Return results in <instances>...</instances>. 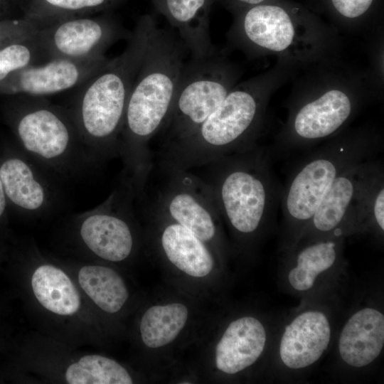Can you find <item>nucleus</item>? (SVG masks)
<instances>
[{
	"label": "nucleus",
	"instance_id": "nucleus-1",
	"mask_svg": "<svg viewBox=\"0 0 384 384\" xmlns=\"http://www.w3.org/2000/svg\"><path fill=\"white\" fill-rule=\"evenodd\" d=\"M188 49L173 29L153 24L141 66L128 99L119 140L121 176L138 194L146 190L153 169L149 144L171 106Z\"/></svg>",
	"mask_w": 384,
	"mask_h": 384
},
{
	"label": "nucleus",
	"instance_id": "nucleus-2",
	"mask_svg": "<svg viewBox=\"0 0 384 384\" xmlns=\"http://www.w3.org/2000/svg\"><path fill=\"white\" fill-rule=\"evenodd\" d=\"M154 19L137 21L124 51L80 85L68 110L95 168L119 157V140L129 94Z\"/></svg>",
	"mask_w": 384,
	"mask_h": 384
},
{
	"label": "nucleus",
	"instance_id": "nucleus-3",
	"mask_svg": "<svg viewBox=\"0 0 384 384\" xmlns=\"http://www.w3.org/2000/svg\"><path fill=\"white\" fill-rule=\"evenodd\" d=\"M271 158L267 147L256 144L194 168L201 170L196 174L210 185L221 218L242 241L260 235L280 204L283 186Z\"/></svg>",
	"mask_w": 384,
	"mask_h": 384
},
{
	"label": "nucleus",
	"instance_id": "nucleus-4",
	"mask_svg": "<svg viewBox=\"0 0 384 384\" xmlns=\"http://www.w3.org/2000/svg\"><path fill=\"white\" fill-rule=\"evenodd\" d=\"M267 82L262 76L235 85L192 133L157 152L161 170H191L257 144L269 95Z\"/></svg>",
	"mask_w": 384,
	"mask_h": 384
},
{
	"label": "nucleus",
	"instance_id": "nucleus-5",
	"mask_svg": "<svg viewBox=\"0 0 384 384\" xmlns=\"http://www.w3.org/2000/svg\"><path fill=\"white\" fill-rule=\"evenodd\" d=\"M380 135L364 128L335 136L306 155L283 186L280 201L285 246H294L335 179L350 166L376 158Z\"/></svg>",
	"mask_w": 384,
	"mask_h": 384
},
{
	"label": "nucleus",
	"instance_id": "nucleus-6",
	"mask_svg": "<svg viewBox=\"0 0 384 384\" xmlns=\"http://www.w3.org/2000/svg\"><path fill=\"white\" fill-rule=\"evenodd\" d=\"M3 107L15 143L55 179H69L95 169L68 107L43 97L14 95Z\"/></svg>",
	"mask_w": 384,
	"mask_h": 384
},
{
	"label": "nucleus",
	"instance_id": "nucleus-7",
	"mask_svg": "<svg viewBox=\"0 0 384 384\" xmlns=\"http://www.w3.org/2000/svg\"><path fill=\"white\" fill-rule=\"evenodd\" d=\"M18 249L31 309L48 326L51 338L70 346L90 342L97 329V314L67 267L45 256L31 240Z\"/></svg>",
	"mask_w": 384,
	"mask_h": 384
},
{
	"label": "nucleus",
	"instance_id": "nucleus-8",
	"mask_svg": "<svg viewBox=\"0 0 384 384\" xmlns=\"http://www.w3.org/2000/svg\"><path fill=\"white\" fill-rule=\"evenodd\" d=\"M238 78V68L217 53L186 61L169 112L157 134L159 151L200 126L223 101Z\"/></svg>",
	"mask_w": 384,
	"mask_h": 384
},
{
	"label": "nucleus",
	"instance_id": "nucleus-9",
	"mask_svg": "<svg viewBox=\"0 0 384 384\" xmlns=\"http://www.w3.org/2000/svg\"><path fill=\"white\" fill-rule=\"evenodd\" d=\"M137 202L132 181L119 176L101 204L73 218L71 232L76 245L101 262L117 263L131 258L137 246Z\"/></svg>",
	"mask_w": 384,
	"mask_h": 384
},
{
	"label": "nucleus",
	"instance_id": "nucleus-10",
	"mask_svg": "<svg viewBox=\"0 0 384 384\" xmlns=\"http://www.w3.org/2000/svg\"><path fill=\"white\" fill-rule=\"evenodd\" d=\"M361 101L354 92L338 85L298 98L277 137V154L306 149L338 135L353 119Z\"/></svg>",
	"mask_w": 384,
	"mask_h": 384
},
{
	"label": "nucleus",
	"instance_id": "nucleus-11",
	"mask_svg": "<svg viewBox=\"0 0 384 384\" xmlns=\"http://www.w3.org/2000/svg\"><path fill=\"white\" fill-rule=\"evenodd\" d=\"M164 173L166 179L151 203L211 249L218 246L221 216L210 185L191 170Z\"/></svg>",
	"mask_w": 384,
	"mask_h": 384
},
{
	"label": "nucleus",
	"instance_id": "nucleus-12",
	"mask_svg": "<svg viewBox=\"0 0 384 384\" xmlns=\"http://www.w3.org/2000/svg\"><path fill=\"white\" fill-rule=\"evenodd\" d=\"M0 177L9 210L38 218L49 214L58 203L56 179L15 142L0 139Z\"/></svg>",
	"mask_w": 384,
	"mask_h": 384
},
{
	"label": "nucleus",
	"instance_id": "nucleus-13",
	"mask_svg": "<svg viewBox=\"0 0 384 384\" xmlns=\"http://www.w3.org/2000/svg\"><path fill=\"white\" fill-rule=\"evenodd\" d=\"M128 31L112 18H70L38 28L36 36L46 60H85L106 57L105 51Z\"/></svg>",
	"mask_w": 384,
	"mask_h": 384
},
{
	"label": "nucleus",
	"instance_id": "nucleus-14",
	"mask_svg": "<svg viewBox=\"0 0 384 384\" xmlns=\"http://www.w3.org/2000/svg\"><path fill=\"white\" fill-rule=\"evenodd\" d=\"M31 373L48 380L68 384H132L134 379L121 363L96 353L53 351L48 339L31 341Z\"/></svg>",
	"mask_w": 384,
	"mask_h": 384
},
{
	"label": "nucleus",
	"instance_id": "nucleus-15",
	"mask_svg": "<svg viewBox=\"0 0 384 384\" xmlns=\"http://www.w3.org/2000/svg\"><path fill=\"white\" fill-rule=\"evenodd\" d=\"M282 7L260 4L248 7L228 33L231 43L250 53L287 54L308 38Z\"/></svg>",
	"mask_w": 384,
	"mask_h": 384
},
{
	"label": "nucleus",
	"instance_id": "nucleus-16",
	"mask_svg": "<svg viewBox=\"0 0 384 384\" xmlns=\"http://www.w3.org/2000/svg\"><path fill=\"white\" fill-rule=\"evenodd\" d=\"M110 59H53L9 75L0 82V94L44 97L78 87L104 68Z\"/></svg>",
	"mask_w": 384,
	"mask_h": 384
},
{
	"label": "nucleus",
	"instance_id": "nucleus-17",
	"mask_svg": "<svg viewBox=\"0 0 384 384\" xmlns=\"http://www.w3.org/2000/svg\"><path fill=\"white\" fill-rule=\"evenodd\" d=\"M139 201L144 203L142 210L156 226L158 242L165 258L191 277L208 275L215 267L213 250L189 230L165 215L151 202L146 205L142 199Z\"/></svg>",
	"mask_w": 384,
	"mask_h": 384
},
{
	"label": "nucleus",
	"instance_id": "nucleus-18",
	"mask_svg": "<svg viewBox=\"0 0 384 384\" xmlns=\"http://www.w3.org/2000/svg\"><path fill=\"white\" fill-rule=\"evenodd\" d=\"M369 160L350 166L335 179L302 230L297 242L345 235L353 201Z\"/></svg>",
	"mask_w": 384,
	"mask_h": 384
},
{
	"label": "nucleus",
	"instance_id": "nucleus-19",
	"mask_svg": "<svg viewBox=\"0 0 384 384\" xmlns=\"http://www.w3.org/2000/svg\"><path fill=\"white\" fill-rule=\"evenodd\" d=\"M327 316L310 309L297 315L285 327L279 346L282 364L292 370L306 368L324 354L331 340Z\"/></svg>",
	"mask_w": 384,
	"mask_h": 384
},
{
	"label": "nucleus",
	"instance_id": "nucleus-20",
	"mask_svg": "<svg viewBox=\"0 0 384 384\" xmlns=\"http://www.w3.org/2000/svg\"><path fill=\"white\" fill-rule=\"evenodd\" d=\"M267 343V331L257 318L245 316L231 321L215 351L217 369L234 375L247 368L261 356Z\"/></svg>",
	"mask_w": 384,
	"mask_h": 384
},
{
	"label": "nucleus",
	"instance_id": "nucleus-21",
	"mask_svg": "<svg viewBox=\"0 0 384 384\" xmlns=\"http://www.w3.org/2000/svg\"><path fill=\"white\" fill-rule=\"evenodd\" d=\"M63 262L95 314H115L123 309L129 292L117 270L96 262Z\"/></svg>",
	"mask_w": 384,
	"mask_h": 384
},
{
	"label": "nucleus",
	"instance_id": "nucleus-22",
	"mask_svg": "<svg viewBox=\"0 0 384 384\" xmlns=\"http://www.w3.org/2000/svg\"><path fill=\"white\" fill-rule=\"evenodd\" d=\"M188 50L191 58L216 53L210 33L212 0H152Z\"/></svg>",
	"mask_w": 384,
	"mask_h": 384
},
{
	"label": "nucleus",
	"instance_id": "nucleus-23",
	"mask_svg": "<svg viewBox=\"0 0 384 384\" xmlns=\"http://www.w3.org/2000/svg\"><path fill=\"white\" fill-rule=\"evenodd\" d=\"M383 346V314L377 309L365 307L351 315L343 326L338 349L346 364L359 368L372 363Z\"/></svg>",
	"mask_w": 384,
	"mask_h": 384
},
{
	"label": "nucleus",
	"instance_id": "nucleus-24",
	"mask_svg": "<svg viewBox=\"0 0 384 384\" xmlns=\"http://www.w3.org/2000/svg\"><path fill=\"white\" fill-rule=\"evenodd\" d=\"M384 230V171L375 158L368 161L353 201L344 234Z\"/></svg>",
	"mask_w": 384,
	"mask_h": 384
},
{
	"label": "nucleus",
	"instance_id": "nucleus-25",
	"mask_svg": "<svg viewBox=\"0 0 384 384\" xmlns=\"http://www.w3.org/2000/svg\"><path fill=\"white\" fill-rule=\"evenodd\" d=\"M343 236L300 241L291 247L292 266L287 274L292 288L309 290L320 274L331 270L341 259Z\"/></svg>",
	"mask_w": 384,
	"mask_h": 384
},
{
	"label": "nucleus",
	"instance_id": "nucleus-26",
	"mask_svg": "<svg viewBox=\"0 0 384 384\" xmlns=\"http://www.w3.org/2000/svg\"><path fill=\"white\" fill-rule=\"evenodd\" d=\"M188 311L182 303H169L150 306L139 322L140 337L148 348H157L172 342L188 320Z\"/></svg>",
	"mask_w": 384,
	"mask_h": 384
},
{
	"label": "nucleus",
	"instance_id": "nucleus-27",
	"mask_svg": "<svg viewBox=\"0 0 384 384\" xmlns=\"http://www.w3.org/2000/svg\"><path fill=\"white\" fill-rule=\"evenodd\" d=\"M117 0H36L28 21L38 28L65 19L66 15L102 9Z\"/></svg>",
	"mask_w": 384,
	"mask_h": 384
},
{
	"label": "nucleus",
	"instance_id": "nucleus-28",
	"mask_svg": "<svg viewBox=\"0 0 384 384\" xmlns=\"http://www.w3.org/2000/svg\"><path fill=\"white\" fill-rule=\"evenodd\" d=\"M46 60L36 33L0 48V82L11 74Z\"/></svg>",
	"mask_w": 384,
	"mask_h": 384
},
{
	"label": "nucleus",
	"instance_id": "nucleus-29",
	"mask_svg": "<svg viewBox=\"0 0 384 384\" xmlns=\"http://www.w3.org/2000/svg\"><path fill=\"white\" fill-rule=\"evenodd\" d=\"M38 28L34 23L27 19L0 22V48L33 34Z\"/></svg>",
	"mask_w": 384,
	"mask_h": 384
},
{
	"label": "nucleus",
	"instance_id": "nucleus-30",
	"mask_svg": "<svg viewBox=\"0 0 384 384\" xmlns=\"http://www.w3.org/2000/svg\"><path fill=\"white\" fill-rule=\"evenodd\" d=\"M336 12L348 19H356L365 14L373 0H331Z\"/></svg>",
	"mask_w": 384,
	"mask_h": 384
},
{
	"label": "nucleus",
	"instance_id": "nucleus-31",
	"mask_svg": "<svg viewBox=\"0 0 384 384\" xmlns=\"http://www.w3.org/2000/svg\"><path fill=\"white\" fill-rule=\"evenodd\" d=\"M9 206L0 177V235L5 234L9 223Z\"/></svg>",
	"mask_w": 384,
	"mask_h": 384
},
{
	"label": "nucleus",
	"instance_id": "nucleus-32",
	"mask_svg": "<svg viewBox=\"0 0 384 384\" xmlns=\"http://www.w3.org/2000/svg\"><path fill=\"white\" fill-rule=\"evenodd\" d=\"M233 3L247 6L248 7L263 4L266 0H230Z\"/></svg>",
	"mask_w": 384,
	"mask_h": 384
}]
</instances>
